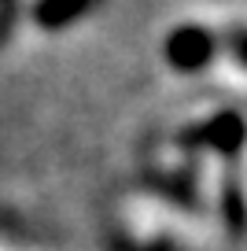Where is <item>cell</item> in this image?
<instances>
[{"mask_svg":"<svg viewBox=\"0 0 247 251\" xmlns=\"http://www.w3.org/2000/svg\"><path fill=\"white\" fill-rule=\"evenodd\" d=\"M244 141H247V122H244L240 111H218L214 118L196 122V126H188V129L177 133V148H185V151H218V155H225V159L240 155Z\"/></svg>","mask_w":247,"mask_h":251,"instance_id":"6da1fadb","label":"cell"},{"mask_svg":"<svg viewBox=\"0 0 247 251\" xmlns=\"http://www.w3.org/2000/svg\"><path fill=\"white\" fill-rule=\"evenodd\" d=\"M162 52H166V63L181 74H196L203 67H210L218 55V33L207 30V26H177V30L166 33L162 41Z\"/></svg>","mask_w":247,"mask_h":251,"instance_id":"7a4b0ae2","label":"cell"},{"mask_svg":"<svg viewBox=\"0 0 247 251\" xmlns=\"http://www.w3.org/2000/svg\"><path fill=\"white\" fill-rule=\"evenodd\" d=\"M229 48H232V55H236L240 67H247V30H232L229 33Z\"/></svg>","mask_w":247,"mask_h":251,"instance_id":"5b68a950","label":"cell"},{"mask_svg":"<svg viewBox=\"0 0 247 251\" xmlns=\"http://www.w3.org/2000/svg\"><path fill=\"white\" fill-rule=\"evenodd\" d=\"M100 4L103 0H33V23H37L41 30L55 33V30L74 26L77 19L93 15Z\"/></svg>","mask_w":247,"mask_h":251,"instance_id":"3957f363","label":"cell"},{"mask_svg":"<svg viewBox=\"0 0 247 251\" xmlns=\"http://www.w3.org/2000/svg\"><path fill=\"white\" fill-rule=\"evenodd\" d=\"M15 8H19V0H0V33L11 26V19H15Z\"/></svg>","mask_w":247,"mask_h":251,"instance_id":"8992f818","label":"cell"},{"mask_svg":"<svg viewBox=\"0 0 247 251\" xmlns=\"http://www.w3.org/2000/svg\"><path fill=\"white\" fill-rule=\"evenodd\" d=\"M222 218L232 236L247 233V200H244V188H240L236 177H225V185H222Z\"/></svg>","mask_w":247,"mask_h":251,"instance_id":"277c9868","label":"cell"}]
</instances>
